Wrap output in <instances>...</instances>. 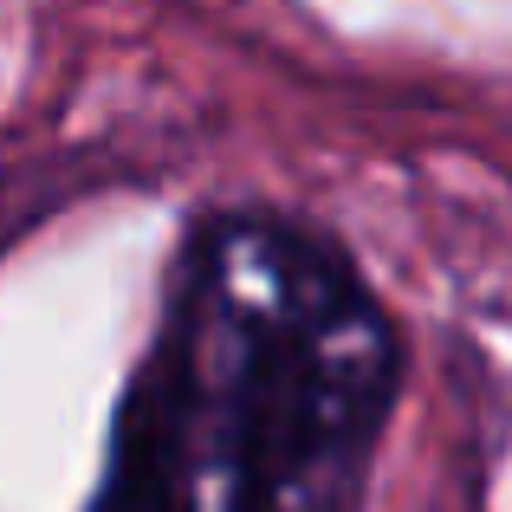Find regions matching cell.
<instances>
[{"mask_svg":"<svg viewBox=\"0 0 512 512\" xmlns=\"http://www.w3.org/2000/svg\"><path fill=\"white\" fill-rule=\"evenodd\" d=\"M396 383V325L325 234L221 214L175 266L104 512H357Z\"/></svg>","mask_w":512,"mask_h":512,"instance_id":"1","label":"cell"}]
</instances>
